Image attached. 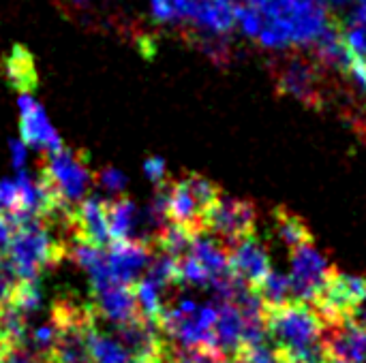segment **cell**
Returning <instances> with one entry per match:
<instances>
[{"label": "cell", "instance_id": "cell-36", "mask_svg": "<svg viewBox=\"0 0 366 363\" xmlns=\"http://www.w3.org/2000/svg\"><path fill=\"white\" fill-rule=\"evenodd\" d=\"M19 201L17 184L13 180H0V212H15Z\"/></svg>", "mask_w": 366, "mask_h": 363}, {"label": "cell", "instance_id": "cell-29", "mask_svg": "<svg viewBox=\"0 0 366 363\" xmlns=\"http://www.w3.org/2000/svg\"><path fill=\"white\" fill-rule=\"evenodd\" d=\"M341 32H343V39H345L352 56L366 62V2H362L350 15V19H345L341 24Z\"/></svg>", "mask_w": 366, "mask_h": 363}, {"label": "cell", "instance_id": "cell-45", "mask_svg": "<svg viewBox=\"0 0 366 363\" xmlns=\"http://www.w3.org/2000/svg\"><path fill=\"white\" fill-rule=\"evenodd\" d=\"M330 363H345V362H330Z\"/></svg>", "mask_w": 366, "mask_h": 363}, {"label": "cell", "instance_id": "cell-5", "mask_svg": "<svg viewBox=\"0 0 366 363\" xmlns=\"http://www.w3.org/2000/svg\"><path fill=\"white\" fill-rule=\"evenodd\" d=\"M39 173L69 205H77L88 197L92 171L88 165V156L81 150L62 148L54 154H47V160L43 163Z\"/></svg>", "mask_w": 366, "mask_h": 363}, {"label": "cell", "instance_id": "cell-38", "mask_svg": "<svg viewBox=\"0 0 366 363\" xmlns=\"http://www.w3.org/2000/svg\"><path fill=\"white\" fill-rule=\"evenodd\" d=\"M2 363H36V355L28 351L26 347H13L4 357Z\"/></svg>", "mask_w": 366, "mask_h": 363}, {"label": "cell", "instance_id": "cell-21", "mask_svg": "<svg viewBox=\"0 0 366 363\" xmlns=\"http://www.w3.org/2000/svg\"><path fill=\"white\" fill-rule=\"evenodd\" d=\"M4 75L19 94H32L39 83L34 56L24 45H13L4 58Z\"/></svg>", "mask_w": 366, "mask_h": 363}, {"label": "cell", "instance_id": "cell-32", "mask_svg": "<svg viewBox=\"0 0 366 363\" xmlns=\"http://www.w3.org/2000/svg\"><path fill=\"white\" fill-rule=\"evenodd\" d=\"M21 278L17 270L13 267L11 259L6 255H0V308L9 306L13 302V295L19 287Z\"/></svg>", "mask_w": 366, "mask_h": 363}, {"label": "cell", "instance_id": "cell-43", "mask_svg": "<svg viewBox=\"0 0 366 363\" xmlns=\"http://www.w3.org/2000/svg\"><path fill=\"white\" fill-rule=\"evenodd\" d=\"M131 363H163L161 359H133Z\"/></svg>", "mask_w": 366, "mask_h": 363}, {"label": "cell", "instance_id": "cell-31", "mask_svg": "<svg viewBox=\"0 0 366 363\" xmlns=\"http://www.w3.org/2000/svg\"><path fill=\"white\" fill-rule=\"evenodd\" d=\"M208 282H210V274L206 272V267L193 255H187V257L178 259V285L208 287Z\"/></svg>", "mask_w": 366, "mask_h": 363}, {"label": "cell", "instance_id": "cell-33", "mask_svg": "<svg viewBox=\"0 0 366 363\" xmlns=\"http://www.w3.org/2000/svg\"><path fill=\"white\" fill-rule=\"evenodd\" d=\"M236 26L242 34L257 39L264 26V15L259 9L249 4H236Z\"/></svg>", "mask_w": 366, "mask_h": 363}, {"label": "cell", "instance_id": "cell-19", "mask_svg": "<svg viewBox=\"0 0 366 363\" xmlns=\"http://www.w3.org/2000/svg\"><path fill=\"white\" fill-rule=\"evenodd\" d=\"M219 315L214 323L217 349L234 362L244 351V319L234 304H217Z\"/></svg>", "mask_w": 366, "mask_h": 363}, {"label": "cell", "instance_id": "cell-46", "mask_svg": "<svg viewBox=\"0 0 366 363\" xmlns=\"http://www.w3.org/2000/svg\"><path fill=\"white\" fill-rule=\"evenodd\" d=\"M362 2H366V0H362Z\"/></svg>", "mask_w": 366, "mask_h": 363}, {"label": "cell", "instance_id": "cell-37", "mask_svg": "<svg viewBox=\"0 0 366 363\" xmlns=\"http://www.w3.org/2000/svg\"><path fill=\"white\" fill-rule=\"evenodd\" d=\"M144 173L150 182H154L157 186L167 182V169H165V160L159 156H152L144 163Z\"/></svg>", "mask_w": 366, "mask_h": 363}, {"label": "cell", "instance_id": "cell-35", "mask_svg": "<svg viewBox=\"0 0 366 363\" xmlns=\"http://www.w3.org/2000/svg\"><path fill=\"white\" fill-rule=\"evenodd\" d=\"M94 180H97L105 190H109V193H118V195H122V190H124V186H127V178H124V173H122V171H118V169H114V167H105V169H101V171L94 175Z\"/></svg>", "mask_w": 366, "mask_h": 363}, {"label": "cell", "instance_id": "cell-27", "mask_svg": "<svg viewBox=\"0 0 366 363\" xmlns=\"http://www.w3.org/2000/svg\"><path fill=\"white\" fill-rule=\"evenodd\" d=\"M133 289H135V300H137V310H139V315L144 317V319H148V321H154V323H159V319H161V315L165 312V304H163V291L157 287V285H152L148 278H139L135 285H133Z\"/></svg>", "mask_w": 366, "mask_h": 363}, {"label": "cell", "instance_id": "cell-25", "mask_svg": "<svg viewBox=\"0 0 366 363\" xmlns=\"http://www.w3.org/2000/svg\"><path fill=\"white\" fill-rule=\"evenodd\" d=\"M163 363H236L214 347H174L167 344Z\"/></svg>", "mask_w": 366, "mask_h": 363}, {"label": "cell", "instance_id": "cell-8", "mask_svg": "<svg viewBox=\"0 0 366 363\" xmlns=\"http://www.w3.org/2000/svg\"><path fill=\"white\" fill-rule=\"evenodd\" d=\"M332 267L328 265L326 257L313 246L305 244L292 250V295L296 302L313 304L322 293Z\"/></svg>", "mask_w": 366, "mask_h": 363}, {"label": "cell", "instance_id": "cell-23", "mask_svg": "<svg viewBox=\"0 0 366 363\" xmlns=\"http://www.w3.org/2000/svg\"><path fill=\"white\" fill-rule=\"evenodd\" d=\"M88 351H90V359L94 363H131V355L127 353V349L120 344V340L116 336L103 334L101 329H97V325L90 329L88 336Z\"/></svg>", "mask_w": 366, "mask_h": 363}, {"label": "cell", "instance_id": "cell-14", "mask_svg": "<svg viewBox=\"0 0 366 363\" xmlns=\"http://www.w3.org/2000/svg\"><path fill=\"white\" fill-rule=\"evenodd\" d=\"M322 340L332 362H366V329L356 325L352 319L324 325Z\"/></svg>", "mask_w": 366, "mask_h": 363}, {"label": "cell", "instance_id": "cell-16", "mask_svg": "<svg viewBox=\"0 0 366 363\" xmlns=\"http://www.w3.org/2000/svg\"><path fill=\"white\" fill-rule=\"evenodd\" d=\"M313 49V58L317 60L320 66L324 68H332V71H341L345 75H350L354 56L343 39L341 32V21L330 19V24L326 26V30L320 34V39L311 45Z\"/></svg>", "mask_w": 366, "mask_h": 363}, {"label": "cell", "instance_id": "cell-12", "mask_svg": "<svg viewBox=\"0 0 366 363\" xmlns=\"http://www.w3.org/2000/svg\"><path fill=\"white\" fill-rule=\"evenodd\" d=\"M69 227H71L73 242H84V244H90L97 248L112 244L107 214H105V201H101L97 197H86L81 203H77L73 208Z\"/></svg>", "mask_w": 366, "mask_h": 363}, {"label": "cell", "instance_id": "cell-47", "mask_svg": "<svg viewBox=\"0 0 366 363\" xmlns=\"http://www.w3.org/2000/svg\"><path fill=\"white\" fill-rule=\"evenodd\" d=\"M0 363H2V359H0Z\"/></svg>", "mask_w": 366, "mask_h": 363}, {"label": "cell", "instance_id": "cell-7", "mask_svg": "<svg viewBox=\"0 0 366 363\" xmlns=\"http://www.w3.org/2000/svg\"><path fill=\"white\" fill-rule=\"evenodd\" d=\"M365 300L366 278L332 270L322 293L313 302V306L320 312L322 321L328 325V323H339V321L352 319V312Z\"/></svg>", "mask_w": 366, "mask_h": 363}, {"label": "cell", "instance_id": "cell-6", "mask_svg": "<svg viewBox=\"0 0 366 363\" xmlns=\"http://www.w3.org/2000/svg\"><path fill=\"white\" fill-rule=\"evenodd\" d=\"M257 212L251 201L221 195L202 218V231L219 237L227 248L255 233Z\"/></svg>", "mask_w": 366, "mask_h": 363}, {"label": "cell", "instance_id": "cell-18", "mask_svg": "<svg viewBox=\"0 0 366 363\" xmlns=\"http://www.w3.org/2000/svg\"><path fill=\"white\" fill-rule=\"evenodd\" d=\"M107 227L112 242H139L142 231V212L124 195H118L112 201H105Z\"/></svg>", "mask_w": 366, "mask_h": 363}, {"label": "cell", "instance_id": "cell-41", "mask_svg": "<svg viewBox=\"0 0 366 363\" xmlns=\"http://www.w3.org/2000/svg\"><path fill=\"white\" fill-rule=\"evenodd\" d=\"M11 349H13V344L6 340V336H4V332H2V327H0V359H2Z\"/></svg>", "mask_w": 366, "mask_h": 363}, {"label": "cell", "instance_id": "cell-11", "mask_svg": "<svg viewBox=\"0 0 366 363\" xmlns=\"http://www.w3.org/2000/svg\"><path fill=\"white\" fill-rule=\"evenodd\" d=\"M152 257V246L144 242H112L107 246V267L112 278L120 285L133 287L144 278Z\"/></svg>", "mask_w": 366, "mask_h": 363}, {"label": "cell", "instance_id": "cell-4", "mask_svg": "<svg viewBox=\"0 0 366 363\" xmlns=\"http://www.w3.org/2000/svg\"><path fill=\"white\" fill-rule=\"evenodd\" d=\"M324 71L315 58L292 53L272 64V79L279 94L292 96L309 107H322L326 101Z\"/></svg>", "mask_w": 366, "mask_h": 363}, {"label": "cell", "instance_id": "cell-13", "mask_svg": "<svg viewBox=\"0 0 366 363\" xmlns=\"http://www.w3.org/2000/svg\"><path fill=\"white\" fill-rule=\"evenodd\" d=\"M229 267L251 289H257L272 272L268 250L255 233L229 246Z\"/></svg>", "mask_w": 366, "mask_h": 363}, {"label": "cell", "instance_id": "cell-44", "mask_svg": "<svg viewBox=\"0 0 366 363\" xmlns=\"http://www.w3.org/2000/svg\"><path fill=\"white\" fill-rule=\"evenodd\" d=\"M236 363H249V362H244V359H236Z\"/></svg>", "mask_w": 366, "mask_h": 363}, {"label": "cell", "instance_id": "cell-40", "mask_svg": "<svg viewBox=\"0 0 366 363\" xmlns=\"http://www.w3.org/2000/svg\"><path fill=\"white\" fill-rule=\"evenodd\" d=\"M352 321H354L356 325H360V327H365L366 329V300L362 304L356 306V310L352 312Z\"/></svg>", "mask_w": 366, "mask_h": 363}, {"label": "cell", "instance_id": "cell-26", "mask_svg": "<svg viewBox=\"0 0 366 363\" xmlns=\"http://www.w3.org/2000/svg\"><path fill=\"white\" fill-rule=\"evenodd\" d=\"M189 41L197 45L214 64H227L232 62V45L227 41V34H217L208 30H191Z\"/></svg>", "mask_w": 366, "mask_h": 363}, {"label": "cell", "instance_id": "cell-24", "mask_svg": "<svg viewBox=\"0 0 366 363\" xmlns=\"http://www.w3.org/2000/svg\"><path fill=\"white\" fill-rule=\"evenodd\" d=\"M193 231L182 227V225H176V223H167L154 237V244L157 246V252H163V255H169L174 259H182L187 255H191V242H193Z\"/></svg>", "mask_w": 366, "mask_h": 363}, {"label": "cell", "instance_id": "cell-22", "mask_svg": "<svg viewBox=\"0 0 366 363\" xmlns=\"http://www.w3.org/2000/svg\"><path fill=\"white\" fill-rule=\"evenodd\" d=\"M272 220H274V229L277 235L283 240V244L290 246V250L305 246V244H313V233L309 229V225L294 214L287 208H274L272 210Z\"/></svg>", "mask_w": 366, "mask_h": 363}, {"label": "cell", "instance_id": "cell-9", "mask_svg": "<svg viewBox=\"0 0 366 363\" xmlns=\"http://www.w3.org/2000/svg\"><path fill=\"white\" fill-rule=\"evenodd\" d=\"M116 338L127 349L131 359H161L167 351V340L159 323L144 319L142 315L129 323L116 325Z\"/></svg>", "mask_w": 366, "mask_h": 363}, {"label": "cell", "instance_id": "cell-2", "mask_svg": "<svg viewBox=\"0 0 366 363\" xmlns=\"http://www.w3.org/2000/svg\"><path fill=\"white\" fill-rule=\"evenodd\" d=\"M264 319L281 362H290L322 342L326 323L313 304L294 300L277 308H264Z\"/></svg>", "mask_w": 366, "mask_h": 363}, {"label": "cell", "instance_id": "cell-20", "mask_svg": "<svg viewBox=\"0 0 366 363\" xmlns=\"http://www.w3.org/2000/svg\"><path fill=\"white\" fill-rule=\"evenodd\" d=\"M191 255L206 267V272L212 278H221L225 274H232L229 267V248L214 235L202 231L193 235L191 242Z\"/></svg>", "mask_w": 366, "mask_h": 363}, {"label": "cell", "instance_id": "cell-15", "mask_svg": "<svg viewBox=\"0 0 366 363\" xmlns=\"http://www.w3.org/2000/svg\"><path fill=\"white\" fill-rule=\"evenodd\" d=\"M92 295H94V310L116 325L129 323L135 317H139L135 289L131 285L112 282L99 291H92Z\"/></svg>", "mask_w": 366, "mask_h": 363}, {"label": "cell", "instance_id": "cell-10", "mask_svg": "<svg viewBox=\"0 0 366 363\" xmlns=\"http://www.w3.org/2000/svg\"><path fill=\"white\" fill-rule=\"evenodd\" d=\"M17 107H19V133L26 145L41 148L47 154H54L64 148L60 135L49 124L45 109L32 98V94H19Z\"/></svg>", "mask_w": 366, "mask_h": 363}, {"label": "cell", "instance_id": "cell-1", "mask_svg": "<svg viewBox=\"0 0 366 363\" xmlns=\"http://www.w3.org/2000/svg\"><path fill=\"white\" fill-rule=\"evenodd\" d=\"M73 237L66 231H56V225L41 218L21 220L6 257L21 280H39L41 272L58 265L71 246Z\"/></svg>", "mask_w": 366, "mask_h": 363}, {"label": "cell", "instance_id": "cell-39", "mask_svg": "<svg viewBox=\"0 0 366 363\" xmlns=\"http://www.w3.org/2000/svg\"><path fill=\"white\" fill-rule=\"evenodd\" d=\"M9 148H11L13 167H15L17 171H21V167H24V163H26V143H24V141H11Z\"/></svg>", "mask_w": 366, "mask_h": 363}, {"label": "cell", "instance_id": "cell-30", "mask_svg": "<svg viewBox=\"0 0 366 363\" xmlns=\"http://www.w3.org/2000/svg\"><path fill=\"white\" fill-rule=\"evenodd\" d=\"M17 310H21L26 317L28 315H34L41 310L43 306V293H41V285L39 280H21L15 295H13V302H11Z\"/></svg>", "mask_w": 366, "mask_h": 363}, {"label": "cell", "instance_id": "cell-34", "mask_svg": "<svg viewBox=\"0 0 366 363\" xmlns=\"http://www.w3.org/2000/svg\"><path fill=\"white\" fill-rule=\"evenodd\" d=\"M152 15L159 21H174L189 17V0H152Z\"/></svg>", "mask_w": 366, "mask_h": 363}, {"label": "cell", "instance_id": "cell-17", "mask_svg": "<svg viewBox=\"0 0 366 363\" xmlns=\"http://www.w3.org/2000/svg\"><path fill=\"white\" fill-rule=\"evenodd\" d=\"M199 30L227 34L236 26V4L232 0H189V17Z\"/></svg>", "mask_w": 366, "mask_h": 363}, {"label": "cell", "instance_id": "cell-28", "mask_svg": "<svg viewBox=\"0 0 366 363\" xmlns=\"http://www.w3.org/2000/svg\"><path fill=\"white\" fill-rule=\"evenodd\" d=\"M264 302V308H277V306H283L287 302H294V295H292V282H290V276L281 274V272H270L266 276V280L255 289Z\"/></svg>", "mask_w": 366, "mask_h": 363}, {"label": "cell", "instance_id": "cell-3", "mask_svg": "<svg viewBox=\"0 0 366 363\" xmlns=\"http://www.w3.org/2000/svg\"><path fill=\"white\" fill-rule=\"evenodd\" d=\"M259 11L287 36L290 45H313L330 24L326 0H268Z\"/></svg>", "mask_w": 366, "mask_h": 363}, {"label": "cell", "instance_id": "cell-42", "mask_svg": "<svg viewBox=\"0 0 366 363\" xmlns=\"http://www.w3.org/2000/svg\"><path fill=\"white\" fill-rule=\"evenodd\" d=\"M238 4H249V6H255V9H262L268 4V0H238Z\"/></svg>", "mask_w": 366, "mask_h": 363}]
</instances>
